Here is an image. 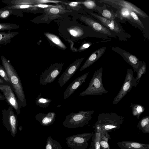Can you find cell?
Wrapping results in <instances>:
<instances>
[{
    "instance_id": "39",
    "label": "cell",
    "mask_w": 149,
    "mask_h": 149,
    "mask_svg": "<svg viewBox=\"0 0 149 149\" xmlns=\"http://www.w3.org/2000/svg\"><path fill=\"white\" fill-rule=\"evenodd\" d=\"M80 2H70L69 5L71 7H75L77 6L79 3H80Z\"/></svg>"
},
{
    "instance_id": "42",
    "label": "cell",
    "mask_w": 149,
    "mask_h": 149,
    "mask_svg": "<svg viewBox=\"0 0 149 149\" xmlns=\"http://www.w3.org/2000/svg\"><path fill=\"white\" fill-rule=\"evenodd\" d=\"M6 81L2 78L0 77V83H5Z\"/></svg>"
},
{
    "instance_id": "5",
    "label": "cell",
    "mask_w": 149,
    "mask_h": 149,
    "mask_svg": "<svg viewBox=\"0 0 149 149\" xmlns=\"http://www.w3.org/2000/svg\"><path fill=\"white\" fill-rule=\"evenodd\" d=\"M0 91L3 93L5 101L9 106H11L19 115L21 113L19 107L13 88L10 83L6 82L0 83Z\"/></svg>"
},
{
    "instance_id": "14",
    "label": "cell",
    "mask_w": 149,
    "mask_h": 149,
    "mask_svg": "<svg viewBox=\"0 0 149 149\" xmlns=\"http://www.w3.org/2000/svg\"><path fill=\"white\" fill-rule=\"evenodd\" d=\"M83 20L94 30L99 33L108 35H111L109 30L94 20L89 18L84 17Z\"/></svg>"
},
{
    "instance_id": "29",
    "label": "cell",
    "mask_w": 149,
    "mask_h": 149,
    "mask_svg": "<svg viewBox=\"0 0 149 149\" xmlns=\"http://www.w3.org/2000/svg\"><path fill=\"white\" fill-rule=\"evenodd\" d=\"M0 76L6 82L10 83L7 74L3 65H0Z\"/></svg>"
},
{
    "instance_id": "28",
    "label": "cell",
    "mask_w": 149,
    "mask_h": 149,
    "mask_svg": "<svg viewBox=\"0 0 149 149\" xmlns=\"http://www.w3.org/2000/svg\"><path fill=\"white\" fill-rule=\"evenodd\" d=\"M20 27L13 23H0V31L10 30L19 29Z\"/></svg>"
},
{
    "instance_id": "4",
    "label": "cell",
    "mask_w": 149,
    "mask_h": 149,
    "mask_svg": "<svg viewBox=\"0 0 149 149\" xmlns=\"http://www.w3.org/2000/svg\"><path fill=\"white\" fill-rule=\"evenodd\" d=\"M1 113L4 126L10 132L11 136L14 137L17 133L18 121L17 116L14 113L13 108L9 106L7 109L2 110Z\"/></svg>"
},
{
    "instance_id": "31",
    "label": "cell",
    "mask_w": 149,
    "mask_h": 149,
    "mask_svg": "<svg viewBox=\"0 0 149 149\" xmlns=\"http://www.w3.org/2000/svg\"><path fill=\"white\" fill-rule=\"evenodd\" d=\"M83 4L89 9H93L95 7L96 4L95 1L86 0L82 2Z\"/></svg>"
},
{
    "instance_id": "36",
    "label": "cell",
    "mask_w": 149,
    "mask_h": 149,
    "mask_svg": "<svg viewBox=\"0 0 149 149\" xmlns=\"http://www.w3.org/2000/svg\"><path fill=\"white\" fill-rule=\"evenodd\" d=\"M49 12L50 13L53 14H57L60 12L59 8L52 7L49 8Z\"/></svg>"
},
{
    "instance_id": "3",
    "label": "cell",
    "mask_w": 149,
    "mask_h": 149,
    "mask_svg": "<svg viewBox=\"0 0 149 149\" xmlns=\"http://www.w3.org/2000/svg\"><path fill=\"white\" fill-rule=\"evenodd\" d=\"M103 68L95 71L88 87L79 94L80 96L102 95L108 93L104 87L102 81Z\"/></svg>"
},
{
    "instance_id": "21",
    "label": "cell",
    "mask_w": 149,
    "mask_h": 149,
    "mask_svg": "<svg viewBox=\"0 0 149 149\" xmlns=\"http://www.w3.org/2000/svg\"><path fill=\"white\" fill-rule=\"evenodd\" d=\"M140 131L145 134L149 133V116L143 118L138 122L137 126Z\"/></svg>"
},
{
    "instance_id": "27",
    "label": "cell",
    "mask_w": 149,
    "mask_h": 149,
    "mask_svg": "<svg viewBox=\"0 0 149 149\" xmlns=\"http://www.w3.org/2000/svg\"><path fill=\"white\" fill-rule=\"evenodd\" d=\"M130 11V10L126 8L122 7L120 10V16L122 18L125 19L135 23L131 15Z\"/></svg>"
},
{
    "instance_id": "9",
    "label": "cell",
    "mask_w": 149,
    "mask_h": 149,
    "mask_svg": "<svg viewBox=\"0 0 149 149\" xmlns=\"http://www.w3.org/2000/svg\"><path fill=\"white\" fill-rule=\"evenodd\" d=\"M94 111L93 110L79 111L77 113H72L66 116V119L72 120L73 121L80 122L82 124H88L91 119Z\"/></svg>"
},
{
    "instance_id": "13",
    "label": "cell",
    "mask_w": 149,
    "mask_h": 149,
    "mask_svg": "<svg viewBox=\"0 0 149 149\" xmlns=\"http://www.w3.org/2000/svg\"><path fill=\"white\" fill-rule=\"evenodd\" d=\"M117 144L121 149H149L148 144L137 142L120 141Z\"/></svg>"
},
{
    "instance_id": "35",
    "label": "cell",
    "mask_w": 149,
    "mask_h": 149,
    "mask_svg": "<svg viewBox=\"0 0 149 149\" xmlns=\"http://www.w3.org/2000/svg\"><path fill=\"white\" fill-rule=\"evenodd\" d=\"M34 1L35 3H36V4H42L49 3H57L61 2V1H59L49 0H34Z\"/></svg>"
},
{
    "instance_id": "11",
    "label": "cell",
    "mask_w": 149,
    "mask_h": 149,
    "mask_svg": "<svg viewBox=\"0 0 149 149\" xmlns=\"http://www.w3.org/2000/svg\"><path fill=\"white\" fill-rule=\"evenodd\" d=\"M113 3L122 7L126 8L134 12L140 17L145 18L148 17V15L143 10L133 4L123 0H109L103 1Z\"/></svg>"
},
{
    "instance_id": "26",
    "label": "cell",
    "mask_w": 149,
    "mask_h": 149,
    "mask_svg": "<svg viewBox=\"0 0 149 149\" xmlns=\"http://www.w3.org/2000/svg\"><path fill=\"white\" fill-rule=\"evenodd\" d=\"M45 35L54 43L62 49H65V46L59 38L53 34L48 33H45Z\"/></svg>"
},
{
    "instance_id": "18",
    "label": "cell",
    "mask_w": 149,
    "mask_h": 149,
    "mask_svg": "<svg viewBox=\"0 0 149 149\" xmlns=\"http://www.w3.org/2000/svg\"><path fill=\"white\" fill-rule=\"evenodd\" d=\"M123 58L125 61L130 65L134 70V72L137 71L140 61L135 56L127 53L124 52Z\"/></svg>"
},
{
    "instance_id": "30",
    "label": "cell",
    "mask_w": 149,
    "mask_h": 149,
    "mask_svg": "<svg viewBox=\"0 0 149 149\" xmlns=\"http://www.w3.org/2000/svg\"><path fill=\"white\" fill-rule=\"evenodd\" d=\"M130 13L135 23H137L142 28H144L142 23L139 19L137 14L131 10L130 11Z\"/></svg>"
},
{
    "instance_id": "1",
    "label": "cell",
    "mask_w": 149,
    "mask_h": 149,
    "mask_svg": "<svg viewBox=\"0 0 149 149\" xmlns=\"http://www.w3.org/2000/svg\"><path fill=\"white\" fill-rule=\"evenodd\" d=\"M1 58L2 65L7 73L10 83L13 88L19 107L21 108L26 107L27 104L25 96L19 75L9 60L3 55L1 56Z\"/></svg>"
},
{
    "instance_id": "23",
    "label": "cell",
    "mask_w": 149,
    "mask_h": 149,
    "mask_svg": "<svg viewBox=\"0 0 149 149\" xmlns=\"http://www.w3.org/2000/svg\"><path fill=\"white\" fill-rule=\"evenodd\" d=\"M132 109V113L139 119L141 114L144 111L145 108L142 105L138 104L131 103L130 106Z\"/></svg>"
},
{
    "instance_id": "22",
    "label": "cell",
    "mask_w": 149,
    "mask_h": 149,
    "mask_svg": "<svg viewBox=\"0 0 149 149\" xmlns=\"http://www.w3.org/2000/svg\"><path fill=\"white\" fill-rule=\"evenodd\" d=\"M55 116V113L54 112L50 111L46 114L39 113L36 116V118L39 119H42V123L46 124L50 123L53 121Z\"/></svg>"
},
{
    "instance_id": "40",
    "label": "cell",
    "mask_w": 149,
    "mask_h": 149,
    "mask_svg": "<svg viewBox=\"0 0 149 149\" xmlns=\"http://www.w3.org/2000/svg\"><path fill=\"white\" fill-rule=\"evenodd\" d=\"M5 98L3 95L0 93V100H5Z\"/></svg>"
},
{
    "instance_id": "37",
    "label": "cell",
    "mask_w": 149,
    "mask_h": 149,
    "mask_svg": "<svg viewBox=\"0 0 149 149\" xmlns=\"http://www.w3.org/2000/svg\"><path fill=\"white\" fill-rule=\"evenodd\" d=\"M86 140V139H85L83 137H77L74 139L75 142L79 143H83L85 142Z\"/></svg>"
},
{
    "instance_id": "10",
    "label": "cell",
    "mask_w": 149,
    "mask_h": 149,
    "mask_svg": "<svg viewBox=\"0 0 149 149\" xmlns=\"http://www.w3.org/2000/svg\"><path fill=\"white\" fill-rule=\"evenodd\" d=\"M89 73V72H86L77 78L68 86L64 93V99H66L69 97L86 81Z\"/></svg>"
},
{
    "instance_id": "8",
    "label": "cell",
    "mask_w": 149,
    "mask_h": 149,
    "mask_svg": "<svg viewBox=\"0 0 149 149\" xmlns=\"http://www.w3.org/2000/svg\"><path fill=\"white\" fill-rule=\"evenodd\" d=\"M84 59V58H81L77 59L68 67L58 80L57 83L61 87H62L71 79Z\"/></svg>"
},
{
    "instance_id": "6",
    "label": "cell",
    "mask_w": 149,
    "mask_h": 149,
    "mask_svg": "<svg viewBox=\"0 0 149 149\" xmlns=\"http://www.w3.org/2000/svg\"><path fill=\"white\" fill-rule=\"evenodd\" d=\"M63 64H52L42 72L39 79L40 84L45 85L54 81L61 72Z\"/></svg>"
},
{
    "instance_id": "32",
    "label": "cell",
    "mask_w": 149,
    "mask_h": 149,
    "mask_svg": "<svg viewBox=\"0 0 149 149\" xmlns=\"http://www.w3.org/2000/svg\"><path fill=\"white\" fill-rule=\"evenodd\" d=\"M103 17L110 20H114L115 17L111 12L107 9H104L102 13Z\"/></svg>"
},
{
    "instance_id": "25",
    "label": "cell",
    "mask_w": 149,
    "mask_h": 149,
    "mask_svg": "<svg viewBox=\"0 0 149 149\" xmlns=\"http://www.w3.org/2000/svg\"><path fill=\"white\" fill-rule=\"evenodd\" d=\"M52 101V100L50 99L42 97L41 92L36 98L35 104L40 107L45 108L49 106Z\"/></svg>"
},
{
    "instance_id": "7",
    "label": "cell",
    "mask_w": 149,
    "mask_h": 149,
    "mask_svg": "<svg viewBox=\"0 0 149 149\" xmlns=\"http://www.w3.org/2000/svg\"><path fill=\"white\" fill-rule=\"evenodd\" d=\"M135 78L132 70L128 69L124 81L120 91L114 98L112 102L113 104H117L130 91L132 87L135 85Z\"/></svg>"
},
{
    "instance_id": "38",
    "label": "cell",
    "mask_w": 149,
    "mask_h": 149,
    "mask_svg": "<svg viewBox=\"0 0 149 149\" xmlns=\"http://www.w3.org/2000/svg\"><path fill=\"white\" fill-rule=\"evenodd\" d=\"M91 45L90 43H87L84 44L82 45L80 48L81 50H84L89 47Z\"/></svg>"
},
{
    "instance_id": "12",
    "label": "cell",
    "mask_w": 149,
    "mask_h": 149,
    "mask_svg": "<svg viewBox=\"0 0 149 149\" xmlns=\"http://www.w3.org/2000/svg\"><path fill=\"white\" fill-rule=\"evenodd\" d=\"M106 49V47H102L93 53L82 65L79 71L86 69L97 61L105 52Z\"/></svg>"
},
{
    "instance_id": "34",
    "label": "cell",
    "mask_w": 149,
    "mask_h": 149,
    "mask_svg": "<svg viewBox=\"0 0 149 149\" xmlns=\"http://www.w3.org/2000/svg\"><path fill=\"white\" fill-rule=\"evenodd\" d=\"M70 33L74 37L77 36L82 35L83 32L82 30L77 29H72L69 30Z\"/></svg>"
},
{
    "instance_id": "19",
    "label": "cell",
    "mask_w": 149,
    "mask_h": 149,
    "mask_svg": "<svg viewBox=\"0 0 149 149\" xmlns=\"http://www.w3.org/2000/svg\"><path fill=\"white\" fill-rule=\"evenodd\" d=\"M93 127L95 130L92 136L91 149H100V129L99 127L94 125L93 126Z\"/></svg>"
},
{
    "instance_id": "17",
    "label": "cell",
    "mask_w": 149,
    "mask_h": 149,
    "mask_svg": "<svg viewBox=\"0 0 149 149\" xmlns=\"http://www.w3.org/2000/svg\"><path fill=\"white\" fill-rule=\"evenodd\" d=\"M19 32H11L9 30L7 32H0V45H5L10 43L12 38L19 33Z\"/></svg>"
},
{
    "instance_id": "24",
    "label": "cell",
    "mask_w": 149,
    "mask_h": 149,
    "mask_svg": "<svg viewBox=\"0 0 149 149\" xmlns=\"http://www.w3.org/2000/svg\"><path fill=\"white\" fill-rule=\"evenodd\" d=\"M147 70V66L145 62L140 61L138 69L136 71L137 75L135 78V84L134 87H136L138 85L139 80L143 74L146 73Z\"/></svg>"
},
{
    "instance_id": "33",
    "label": "cell",
    "mask_w": 149,
    "mask_h": 149,
    "mask_svg": "<svg viewBox=\"0 0 149 149\" xmlns=\"http://www.w3.org/2000/svg\"><path fill=\"white\" fill-rule=\"evenodd\" d=\"M35 7H38L42 8H50L52 7L56 8H61L62 7L60 5H53L43 4H35L33 5Z\"/></svg>"
},
{
    "instance_id": "16",
    "label": "cell",
    "mask_w": 149,
    "mask_h": 149,
    "mask_svg": "<svg viewBox=\"0 0 149 149\" xmlns=\"http://www.w3.org/2000/svg\"><path fill=\"white\" fill-rule=\"evenodd\" d=\"M12 15L17 17H21L23 16V13L17 9H7L4 7L0 8V19H6Z\"/></svg>"
},
{
    "instance_id": "2",
    "label": "cell",
    "mask_w": 149,
    "mask_h": 149,
    "mask_svg": "<svg viewBox=\"0 0 149 149\" xmlns=\"http://www.w3.org/2000/svg\"><path fill=\"white\" fill-rule=\"evenodd\" d=\"M124 120V117L112 112L99 114L94 125L99 127L100 130L108 132L119 129Z\"/></svg>"
},
{
    "instance_id": "43",
    "label": "cell",
    "mask_w": 149,
    "mask_h": 149,
    "mask_svg": "<svg viewBox=\"0 0 149 149\" xmlns=\"http://www.w3.org/2000/svg\"><path fill=\"white\" fill-rule=\"evenodd\" d=\"M100 149H102L101 148H100Z\"/></svg>"
},
{
    "instance_id": "15",
    "label": "cell",
    "mask_w": 149,
    "mask_h": 149,
    "mask_svg": "<svg viewBox=\"0 0 149 149\" xmlns=\"http://www.w3.org/2000/svg\"><path fill=\"white\" fill-rule=\"evenodd\" d=\"M91 14L99 20L102 25L108 29L116 33L120 32L121 30L114 20L108 19L94 13Z\"/></svg>"
},
{
    "instance_id": "41",
    "label": "cell",
    "mask_w": 149,
    "mask_h": 149,
    "mask_svg": "<svg viewBox=\"0 0 149 149\" xmlns=\"http://www.w3.org/2000/svg\"><path fill=\"white\" fill-rule=\"evenodd\" d=\"M46 149H52V146L49 144L47 145L46 146Z\"/></svg>"
},
{
    "instance_id": "20",
    "label": "cell",
    "mask_w": 149,
    "mask_h": 149,
    "mask_svg": "<svg viewBox=\"0 0 149 149\" xmlns=\"http://www.w3.org/2000/svg\"><path fill=\"white\" fill-rule=\"evenodd\" d=\"M110 139L111 137L108 132L100 130V143L101 148L102 149H110L108 142V140Z\"/></svg>"
}]
</instances>
